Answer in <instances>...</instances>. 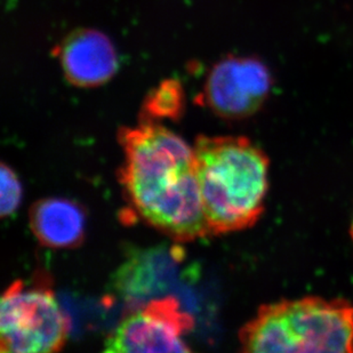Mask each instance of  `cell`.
<instances>
[{"label": "cell", "instance_id": "6da1fadb", "mask_svg": "<svg viewBox=\"0 0 353 353\" xmlns=\"http://www.w3.org/2000/svg\"><path fill=\"white\" fill-rule=\"evenodd\" d=\"M118 139L125 157L120 183L140 217L174 243H189L210 234L194 148L151 120L120 128Z\"/></svg>", "mask_w": 353, "mask_h": 353}, {"label": "cell", "instance_id": "7a4b0ae2", "mask_svg": "<svg viewBox=\"0 0 353 353\" xmlns=\"http://www.w3.org/2000/svg\"><path fill=\"white\" fill-rule=\"evenodd\" d=\"M194 151L210 234L254 227L263 214L269 190L267 154L245 137L200 135Z\"/></svg>", "mask_w": 353, "mask_h": 353}, {"label": "cell", "instance_id": "3957f363", "mask_svg": "<svg viewBox=\"0 0 353 353\" xmlns=\"http://www.w3.org/2000/svg\"><path fill=\"white\" fill-rule=\"evenodd\" d=\"M241 351L353 352V304L307 296L264 304L239 330Z\"/></svg>", "mask_w": 353, "mask_h": 353}, {"label": "cell", "instance_id": "277c9868", "mask_svg": "<svg viewBox=\"0 0 353 353\" xmlns=\"http://www.w3.org/2000/svg\"><path fill=\"white\" fill-rule=\"evenodd\" d=\"M69 330V319L57 303L46 271L34 272L29 283L15 280L3 294L1 352H57L65 345Z\"/></svg>", "mask_w": 353, "mask_h": 353}, {"label": "cell", "instance_id": "5b68a950", "mask_svg": "<svg viewBox=\"0 0 353 353\" xmlns=\"http://www.w3.org/2000/svg\"><path fill=\"white\" fill-rule=\"evenodd\" d=\"M194 318L173 296H160L135 307L108 335L104 351L111 353L190 352L183 336Z\"/></svg>", "mask_w": 353, "mask_h": 353}, {"label": "cell", "instance_id": "8992f818", "mask_svg": "<svg viewBox=\"0 0 353 353\" xmlns=\"http://www.w3.org/2000/svg\"><path fill=\"white\" fill-rule=\"evenodd\" d=\"M272 83L269 68L256 57H227L208 74L203 102L219 117L245 119L263 107Z\"/></svg>", "mask_w": 353, "mask_h": 353}, {"label": "cell", "instance_id": "52a82bcc", "mask_svg": "<svg viewBox=\"0 0 353 353\" xmlns=\"http://www.w3.org/2000/svg\"><path fill=\"white\" fill-rule=\"evenodd\" d=\"M183 253L179 245L132 252L114 274L112 287L123 300L137 307L160 297L174 283Z\"/></svg>", "mask_w": 353, "mask_h": 353}, {"label": "cell", "instance_id": "ba28073f", "mask_svg": "<svg viewBox=\"0 0 353 353\" xmlns=\"http://www.w3.org/2000/svg\"><path fill=\"white\" fill-rule=\"evenodd\" d=\"M65 79L92 88L108 83L118 70V57L109 37L94 29H78L57 47Z\"/></svg>", "mask_w": 353, "mask_h": 353}, {"label": "cell", "instance_id": "9c48e42d", "mask_svg": "<svg viewBox=\"0 0 353 353\" xmlns=\"http://www.w3.org/2000/svg\"><path fill=\"white\" fill-rule=\"evenodd\" d=\"M29 224L43 246L74 248L85 239L86 214L74 200L43 198L31 206Z\"/></svg>", "mask_w": 353, "mask_h": 353}, {"label": "cell", "instance_id": "30bf717a", "mask_svg": "<svg viewBox=\"0 0 353 353\" xmlns=\"http://www.w3.org/2000/svg\"><path fill=\"white\" fill-rule=\"evenodd\" d=\"M183 111V90L175 80H166L145 99L141 120H175Z\"/></svg>", "mask_w": 353, "mask_h": 353}, {"label": "cell", "instance_id": "8fae6325", "mask_svg": "<svg viewBox=\"0 0 353 353\" xmlns=\"http://www.w3.org/2000/svg\"><path fill=\"white\" fill-rule=\"evenodd\" d=\"M0 215L3 219L12 216L22 200V185L17 174L8 165L1 163L0 167Z\"/></svg>", "mask_w": 353, "mask_h": 353}, {"label": "cell", "instance_id": "7c38bea8", "mask_svg": "<svg viewBox=\"0 0 353 353\" xmlns=\"http://www.w3.org/2000/svg\"><path fill=\"white\" fill-rule=\"evenodd\" d=\"M350 234H351V238H352V241H353V219H352V222H351Z\"/></svg>", "mask_w": 353, "mask_h": 353}]
</instances>
